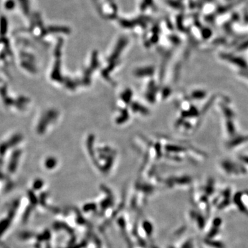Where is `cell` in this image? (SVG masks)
<instances>
[{
	"mask_svg": "<svg viewBox=\"0 0 248 248\" xmlns=\"http://www.w3.org/2000/svg\"><path fill=\"white\" fill-rule=\"evenodd\" d=\"M47 161H46V165H47V166L50 167V168H51L52 166H53V164L56 163V159H54V158H49L48 159H47Z\"/></svg>",
	"mask_w": 248,
	"mask_h": 248,
	"instance_id": "1",
	"label": "cell"
}]
</instances>
